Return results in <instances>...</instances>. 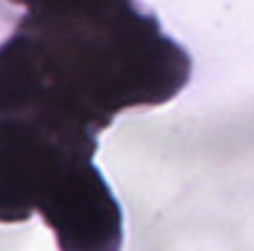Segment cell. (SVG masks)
I'll return each mask as SVG.
<instances>
[{
    "mask_svg": "<svg viewBox=\"0 0 254 251\" xmlns=\"http://www.w3.org/2000/svg\"><path fill=\"white\" fill-rule=\"evenodd\" d=\"M188 77V54L166 37L40 47L15 35L0 47V123L94 163L99 133L121 111L166 103Z\"/></svg>",
    "mask_w": 254,
    "mask_h": 251,
    "instance_id": "obj_1",
    "label": "cell"
},
{
    "mask_svg": "<svg viewBox=\"0 0 254 251\" xmlns=\"http://www.w3.org/2000/svg\"><path fill=\"white\" fill-rule=\"evenodd\" d=\"M40 212L60 251H121V207L94 163L0 123V224Z\"/></svg>",
    "mask_w": 254,
    "mask_h": 251,
    "instance_id": "obj_2",
    "label": "cell"
}]
</instances>
